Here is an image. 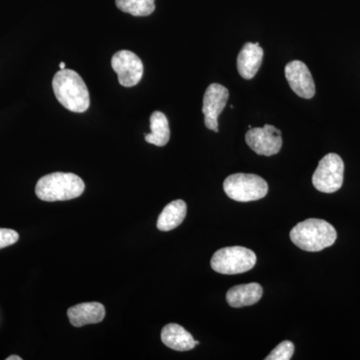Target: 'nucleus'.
I'll return each instance as SVG.
<instances>
[{
    "label": "nucleus",
    "instance_id": "obj_19",
    "mask_svg": "<svg viewBox=\"0 0 360 360\" xmlns=\"http://www.w3.org/2000/svg\"><path fill=\"white\" fill-rule=\"evenodd\" d=\"M20 239L18 232L13 229H0V250L18 243Z\"/></svg>",
    "mask_w": 360,
    "mask_h": 360
},
{
    "label": "nucleus",
    "instance_id": "obj_17",
    "mask_svg": "<svg viewBox=\"0 0 360 360\" xmlns=\"http://www.w3.org/2000/svg\"><path fill=\"white\" fill-rule=\"evenodd\" d=\"M115 2L120 11L134 16H148L155 11V0H115Z\"/></svg>",
    "mask_w": 360,
    "mask_h": 360
},
{
    "label": "nucleus",
    "instance_id": "obj_8",
    "mask_svg": "<svg viewBox=\"0 0 360 360\" xmlns=\"http://www.w3.org/2000/svg\"><path fill=\"white\" fill-rule=\"evenodd\" d=\"M111 66L117 75L118 82L124 87L139 84L143 77V63L141 59L129 51L116 52L111 59Z\"/></svg>",
    "mask_w": 360,
    "mask_h": 360
},
{
    "label": "nucleus",
    "instance_id": "obj_10",
    "mask_svg": "<svg viewBox=\"0 0 360 360\" xmlns=\"http://www.w3.org/2000/svg\"><path fill=\"white\" fill-rule=\"evenodd\" d=\"M285 77L290 89L302 98L310 99L315 96V84L311 72L305 63L293 60L285 66Z\"/></svg>",
    "mask_w": 360,
    "mask_h": 360
},
{
    "label": "nucleus",
    "instance_id": "obj_7",
    "mask_svg": "<svg viewBox=\"0 0 360 360\" xmlns=\"http://www.w3.org/2000/svg\"><path fill=\"white\" fill-rule=\"evenodd\" d=\"M245 141L257 155L272 156L277 155L283 146L281 130L274 125L250 129L245 135Z\"/></svg>",
    "mask_w": 360,
    "mask_h": 360
},
{
    "label": "nucleus",
    "instance_id": "obj_20",
    "mask_svg": "<svg viewBox=\"0 0 360 360\" xmlns=\"http://www.w3.org/2000/svg\"><path fill=\"white\" fill-rule=\"evenodd\" d=\"M6 360H22V359L18 355H11V356L7 357Z\"/></svg>",
    "mask_w": 360,
    "mask_h": 360
},
{
    "label": "nucleus",
    "instance_id": "obj_15",
    "mask_svg": "<svg viewBox=\"0 0 360 360\" xmlns=\"http://www.w3.org/2000/svg\"><path fill=\"white\" fill-rule=\"evenodd\" d=\"M186 212L187 206L184 200H174L168 203L158 217V229L161 231L176 229L186 219Z\"/></svg>",
    "mask_w": 360,
    "mask_h": 360
},
{
    "label": "nucleus",
    "instance_id": "obj_11",
    "mask_svg": "<svg viewBox=\"0 0 360 360\" xmlns=\"http://www.w3.org/2000/svg\"><path fill=\"white\" fill-rule=\"evenodd\" d=\"M264 54V49L257 42H248L243 45L238 58V70L240 77L245 79L255 77L262 65Z\"/></svg>",
    "mask_w": 360,
    "mask_h": 360
},
{
    "label": "nucleus",
    "instance_id": "obj_16",
    "mask_svg": "<svg viewBox=\"0 0 360 360\" xmlns=\"http://www.w3.org/2000/svg\"><path fill=\"white\" fill-rule=\"evenodd\" d=\"M151 134H146V141L153 146H167L170 139L169 124L167 116L160 111H155L150 116Z\"/></svg>",
    "mask_w": 360,
    "mask_h": 360
},
{
    "label": "nucleus",
    "instance_id": "obj_2",
    "mask_svg": "<svg viewBox=\"0 0 360 360\" xmlns=\"http://www.w3.org/2000/svg\"><path fill=\"white\" fill-rule=\"evenodd\" d=\"M338 232L323 219H309L296 224L290 231V239L300 250L317 252L335 243Z\"/></svg>",
    "mask_w": 360,
    "mask_h": 360
},
{
    "label": "nucleus",
    "instance_id": "obj_5",
    "mask_svg": "<svg viewBox=\"0 0 360 360\" xmlns=\"http://www.w3.org/2000/svg\"><path fill=\"white\" fill-rule=\"evenodd\" d=\"M224 189L231 200L250 202L264 198L269 193V184L258 175L236 174L224 180Z\"/></svg>",
    "mask_w": 360,
    "mask_h": 360
},
{
    "label": "nucleus",
    "instance_id": "obj_12",
    "mask_svg": "<svg viewBox=\"0 0 360 360\" xmlns=\"http://www.w3.org/2000/svg\"><path fill=\"white\" fill-rule=\"evenodd\" d=\"M70 323L75 328L86 324L99 323L105 317V309L99 302H85L70 307L68 310Z\"/></svg>",
    "mask_w": 360,
    "mask_h": 360
},
{
    "label": "nucleus",
    "instance_id": "obj_9",
    "mask_svg": "<svg viewBox=\"0 0 360 360\" xmlns=\"http://www.w3.org/2000/svg\"><path fill=\"white\" fill-rule=\"evenodd\" d=\"M229 97V89L224 85L212 84L206 89L203 96L202 112L205 127L208 129L219 132V116L224 110Z\"/></svg>",
    "mask_w": 360,
    "mask_h": 360
},
{
    "label": "nucleus",
    "instance_id": "obj_18",
    "mask_svg": "<svg viewBox=\"0 0 360 360\" xmlns=\"http://www.w3.org/2000/svg\"><path fill=\"white\" fill-rule=\"evenodd\" d=\"M295 345L290 340L283 341L281 345H277L269 356L266 357V360H290L295 354Z\"/></svg>",
    "mask_w": 360,
    "mask_h": 360
},
{
    "label": "nucleus",
    "instance_id": "obj_14",
    "mask_svg": "<svg viewBox=\"0 0 360 360\" xmlns=\"http://www.w3.org/2000/svg\"><path fill=\"white\" fill-rule=\"evenodd\" d=\"M264 290L262 285L257 283L239 284L233 286L227 292L226 300L234 309L250 307L259 302Z\"/></svg>",
    "mask_w": 360,
    "mask_h": 360
},
{
    "label": "nucleus",
    "instance_id": "obj_21",
    "mask_svg": "<svg viewBox=\"0 0 360 360\" xmlns=\"http://www.w3.org/2000/svg\"><path fill=\"white\" fill-rule=\"evenodd\" d=\"M65 63H60V65H59V68H60V70H65Z\"/></svg>",
    "mask_w": 360,
    "mask_h": 360
},
{
    "label": "nucleus",
    "instance_id": "obj_13",
    "mask_svg": "<svg viewBox=\"0 0 360 360\" xmlns=\"http://www.w3.org/2000/svg\"><path fill=\"white\" fill-rule=\"evenodd\" d=\"M161 340L168 348L177 352H187L200 345L193 335L176 323L167 324L161 331Z\"/></svg>",
    "mask_w": 360,
    "mask_h": 360
},
{
    "label": "nucleus",
    "instance_id": "obj_6",
    "mask_svg": "<svg viewBox=\"0 0 360 360\" xmlns=\"http://www.w3.org/2000/svg\"><path fill=\"white\" fill-rule=\"evenodd\" d=\"M343 175L345 163L342 158L335 153H328L319 161L312 176V184L321 193H333L342 186Z\"/></svg>",
    "mask_w": 360,
    "mask_h": 360
},
{
    "label": "nucleus",
    "instance_id": "obj_3",
    "mask_svg": "<svg viewBox=\"0 0 360 360\" xmlns=\"http://www.w3.org/2000/svg\"><path fill=\"white\" fill-rule=\"evenodd\" d=\"M84 189V180L77 174L53 172L37 181L35 193L39 200L53 202L79 198Z\"/></svg>",
    "mask_w": 360,
    "mask_h": 360
},
{
    "label": "nucleus",
    "instance_id": "obj_1",
    "mask_svg": "<svg viewBox=\"0 0 360 360\" xmlns=\"http://www.w3.org/2000/svg\"><path fill=\"white\" fill-rule=\"evenodd\" d=\"M52 87L61 105L72 112L84 113L89 110V92L82 77L75 70H59L52 80Z\"/></svg>",
    "mask_w": 360,
    "mask_h": 360
},
{
    "label": "nucleus",
    "instance_id": "obj_4",
    "mask_svg": "<svg viewBox=\"0 0 360 360\" xmlns=\"http://www.w3.org/2000/svg\"><path fill=\"white\" fill-rule=\"evenodd\" d=\"M210 264L214 271L226 276L245 274L257 264V255L243 246H231L217 250Z\"/></svg>",
    "mask_w": 360,
    "mask_h": 360
}]
</instances>
